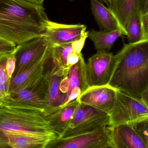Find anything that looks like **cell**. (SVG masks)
I'll use <instances>...</instances> for the list:
<instances>
[{"instance_id":"6da1fadb","label":"cell","mask_w":148,"mask_h":148,"mask_svg":"<svg viewBox=\"0 0 148 148\" xmlns=\"http://www.w3.org/2000/svg\"><path fill=\"white\" fill-rule=\"evenodd\" d=\"M107 85L148 103V40L125 44L114 55Z\"/></svg>"},{"instance_id":"7a4b0ae2","label":"cell","mask_w":148,"mask_h":148,"mask_svg":"<svg viewBox=\"0 0 148 148\" xmlns=\"http://www.w3.org/2000/svg\"><path fill=\"white\" fill-rule=\"evenodd\" d=\"M43 5L0 0V38L16 45L44 35L49 21Z\"/></svg>"},{"instance_id":"3957f363","label":"cell","mask_w":148,"mask_h":148,"mask_svg":"<svg viewBox=\"0 0 148 148\" xmlns=\"http://www.w3.org/2000/svg\"><path fill=\"white\" fill-rule=\"evenodd\" d=\"M51 114L45 108L8 97L0 105V134L15 132L58 136L51 123Z\"/></svg>"},{"instance_id":"277c9868","label":"cell","mask_w":148,"mask_h":148,"mask_svg":"<svg viewBox=\"0 0 148 148\" xmlns=\"http://www.w3.org/2000/svg\"><path fill=\"white\" fill-rule=\"evenodd\" d=\"M110 116L94 107L79 103L71 122L60 137L68 138L88 133L108 126Z\"/></svg>"},{"instance_id":"5b68a950","label":"cell","mask_w":148,"mask_h":148,"mask_svg":"<svg viewBox=\"0 0 148 148\" xmlns=\"http://www.w3.org/2000/svg\"><path fill=\"white\" fill-rule=\"evenodd\" d=\"M109 115V127L148 119V103L116 90L115 104Z\"/></svg>"},{"instance_id":"8992f818","label":"cell","mask_w":148,"mask_h":148,"mask_svg":"<svg viewBox=\"0 0 148 148\" xmlns=\"http://www.w3.org/2000/svg\"><path fill=\"white\" fill-rule=\"evenodd\" d=\"M48 147L58 148H115L109 126L68 138H57Z\"/></svg>"},{"instance_id":"52a82bcc","label":"cell","mask_w":148,"mask_h":148,"mask_svg":"<svg viewBox=\"0 0 148 148\" xmlns=\"http://www.w3.org/2000/svg\"><path fill=\"white\" fill-rule=\"evenodd\" d=\"M114 55L107 51H97L86 63L89 87L107 85L113 70Z\"/></svg>"},{"instance_id":"ba28073f","label":"cell","mask_w":148,"mask_h":148,"mask_svg":"<svg viewBox=\"0 0 148 148\" xmlns=\"http://www.w3.org/2000/svg\"><path fill=\"white\" fill-rule=\"evenodd\" d=\"M51 46V44L43 36L17 45L14 52L17 60L16 68L12 78L43 58Z\"/></svg>"},{"instance_id":"9c48e42d","label":"cell","mask_w":148,"mask_h":148,"mask_svg":"<svg viewBox=\"0 0 148 148\" xmlns=\"http://www.w3.org/2000/svg\"><path fill=\"white\" fill-rule=\"evenodd\" d=\"M57 135L5 132L0 134V148H47Z\"/></svg>"},{"instance_id":"30bf717a","label":"cell","mask_w":148,"mask_h":148,"mask_svg":"<svg viewBox=\"0 0 148 148\" xmlns=\"http://www.w3.org/2000/svg\"><path fill=\"white\" fill-rule=\"evenodd\" d=\"M82 24L66 25L49 21L43 37L51 45L73 43L81 39L87 33Z\"/></svg>"},{"instance_id":"8fae6325","label":"cell","mask_w":148,"mask_h":148,"mask_svg":"<svg viewBox=\"0 0 148 148\" xmlns=\"http://www.w3.org/2000/svg\"><path fill=\"white\" fill-rule=\"evenodd\" d=\"M116 90L108 85L89 87L77 99L79 103L90 106L109 114L115 104Z\"/></svg>"},{"instance_id":"7c38bea8","label":"cell","mask_w":148,"mask_h":148,"mask_svg":"<svg viewBox=\"0 0 148 148\" xmlns=\"http://www.w3.org/2000/svg\"><path fill=\"white\" fill-rule=\"evenodd\" d=\"M109 127L115 148H148V144L129 123Z\"/></svg>"},{"instance_id":"4fadbf2b","label":"cell","mask_w":148,"mask_h":148,"mask_svg":"<svg viewBox=\"0 0 148 148\" xmlns=\"http://www.w3.org/2000/svg\"><path fill=\"white\" fill-rule=\"evenodd\" d=\"M67 77L69 88L65 99L61 106L66 102L69 94L73 88L79 87L82 93L89 88L86 77V63L82 54L80 55L78 62L68 68Z\"/></svg>"},{"instance_id":"5bb4252c","label":"cell","mask_w":148,"mask_h":148,"mask_svg":"<svg viewBox=\"0 0 148 148\" xmlns=\"http://www.w3.org/2000/svg\"><path fill=\"white\" fill-rule=\"evenodd\" d=\"M77 99L60 107L50 116L52 126L55 133L60 137L68 127L74 111L79 104Z\"/></svg>"},{"instance_id":"9a60e30c","label":"cell","mask_w":148,"mask_h":148,"mask_svg":"<svg viewBox=\"0 0 148 148\" xmlns=\"http://www.w3.org/2000/svg\"><path fill=\"white\" fill-rule=\"evenodd\" d=\"M123 35H125L124 33L119 28L112 31L91 30L88 32V38L93 42L97 51L108 52Z\"/></svg>"},{"instance_id":"2e32d148","label":"cell","mask_w":148,"mask_h":148,"mask_svg":"<svg viewBox=\"0 0 148 148\" xmlns=\"http://www.w3.org/2000/svg\"><path fill=\"white\" fill-rule=\"evenodd\" d=\"M90 5L92 12L101 30L112 31L120 29L109 8H106L98 0H91Z\"/></svg>"},{"instance_id":"e0dca14e","label":"cell","mask_w":148,"mask_h":148,"mask_svg":"<svg viewBox=\"0 0 148 148\" xmlns=\"http://www.w3.org/2000/svg\"><path fill=\"white\" fill-rule=\"evenodd\" d=\"M109 9L125 35V26L132 13L138 8V0H113Z\"/></svg>"},{"instance_id":"ac0fdd59","label":"cell","mask_w":148,"mask_h":148,"mask_svg":"<svg viewBox=\"0 0 148 148\" xmlns=\"http://www.w3.org/2000/svg\"><path fill=\"white\" fill-rule=\"evenodd\" d=\"M125 31L129 43H135L143 40L138 8L132 13L126 21Z\"/></svg>"},{"instance_id":"d6986e66","label":"cell","mask_w":148,"mask_h":148,"mask_svg":"<svg viewBox=\"0 0 148 148\" xmlns=\"http://www.w3.org/2000/svg\"><path fill=\"white\" fill-rule=\"evenodd\" d=\"M51 52L55 61L61 67L67 69V58L73 52L72 43L51 45Z\"/></svg>"},{"instance_id":"ffe728a7","label":"cell","mask_w":148,"mask_h":148,"mask_svg":"<svg viewBox=\"0 0 148 148\" xmlns=\"http://www.w3.org/2000/svg\"><path fill=\"white\" fill-rule=\"evenodd\" d=\"M12 53L0 54V92L5 99L10 96V85L12 79L8 76L5 64L8 58Z\"/></svg>"},{"instance_id":"44dd1931","label":"cell","mask_w":148,"mask_h":148,"mask_svg":"<svg viewBox=\"0 0 148 148\" xmlns=\"http://www.w3.org/2000/svg\"><path fill=\"white\" fill-rule=\"evenodd\" d=\"M146 144H148V119L129 122Z\"/></svg>"},{"instance_id":"7402d4cb","label":"cell","mask_w":148,"mask_h":148,"mask_svg":"<svg viewBox=\"0 0 148 148\" xmlns=\"http://www.w3.org/2000/svg\"><path fill=\"white\" fill-rule=\"evenodd\" d=\"M143 40H148V11H139Z\"/></svg>"},{"instance_id":"603a6c76","label":"cell","mask_w":148,"mask_h":148,"mask_svg":"<svg viewBox=\"0 0 148 148\" xmlns=\"http://www.w3.org/2000/svg\"><path fill=\"white\" fill-rule=\"evenodd\" d=\"M15 51L10 54L5 64L6 71L8 76L12 79L16 68V58L14 54Z\"/></svg>"},{"instance_id":"cb8c5ba5","label":"cell","mask_w":148,"mask_h":148,"mask_svg":"<svg viewBox=\"0 0 148 148\" xmlns=\"http://www.w3.org/2000/svg\"><path fill=\"white\" fill-rule=\"evenodd\" d=\"M15 44L0 38V54L11 53L16 49Z\"/></svg>"},{"instance_id":"d4e9b609","label":"cell","mask_w":148,"mask_h":148,"mask_svg":"<svg viewBox=\"0 0 148 148\" xmlns=\"http://www.w3.org/2000/svg\"><path fill=\"white\" fill-rule=\"evenodd\" d=\"M88 38V32L81 39L72 43V47L73 53L79 54L84 47L86 38Z\"/></svg>"},{"instance_id":"484cf974","label":"cell","mask_w":148,"mask_h":148,"mask_svg":"<svg viewBox=\"0 0 148 148\" xmlns=\"http://www.w3.org/2000/svg\"><path fill=\"white\" fill-rule=\"evenodd\" d=\"M81 93H82V91H81V89L79 87H77L73 88L69 94L66 102L60 107L64 106L65 105L68 104V103L76 100L78 97L81 94Z\"/></svg>"},{"instance_id":"4316f807","label":"cell","mask_w":148,"mask_h":148,"mask_svg":"<svg viewBox=\"0 0 148 148\" xmlns=\"http://www.w3.org/2000/svg\"><path fill=\"white\" fill-rule=\"evenodd\" d=\"M68 68L66 69L65 74L61 79L60 85V91L63 94H66V95L69 88V82H68V79L67 77Z\"/></svg>"},{"instance_id":"83f0119b","label":"cell","mask_w":148,"mask_h":148,"mask_svg":"<svg viewBox=\"0 0 148 148\" xmlns=\"http://www.w3.org/2000/svg\"><path fill=\"white\" fill-rule=\"evenodd\" d=\"M82 53L77 54L75 53H73V52L70 53L67 58V68H69L71 66L77 64L79 60L80 55Z\"/></svg>"},{"instance_id":"f1b7e54d","label":"cell","mask_w":148,"mask_h":148,"mask_svg":"<svg viewBox=\"0 0 148 148\" xmlns=\"http://www.w3.org/2000/svg\"><path fill=\"white\" fill-rule=\"evenodd\" d=\"M139 11H148V0H138Z\"/></svg>"},{"instance_id":"f546056e","label":"cell","mask_w":148,"mask_h":148,"mask_svg":"<svg viewBox=\"0 0 148 148\" xmlns=\"http://www.w3.org/2000/svg\"><path fill=\"white\" fill-rule=\"evenodd\" d=\"M27 1L34 4H38V5H43V2L45 0H27Z\"/></svg>"},{"instance_id":"4dcf8cb0","label":"cell","mask_w":148,"mask_h":148,"mask_svg":"<svg viewBox=\"0 0 148 148\" xmlns=\"http://www.w3.org/2000/svg\"><path fill=\"white\" fill-rule=\"evenodd\" d=\"M5 99V98L3 97V95L1 94V92H0V105L2 104L3 100Z\"/></svg>"},{"instance_id":"1f68e13d","label":"cell","mask_w":148,"mask_h":148,"mask_svg":"<svg viewBox=\"0 0 148 148\" xmlns=\"http://www.w3.org/2000/svg\"><path fill=\"white\" fill-rule=\"evenodd\" d=\"M100 2H102V3H104V4H106L107 6H108V8H109V4L108 3L107 0H98Z\"/></svg>"},{"instance_id":"d6a6232c","label":"cell","mask_w":148,"mask_h":148,"mask_svg":"<svg viewBox=\"0 0 148 148\" xmlns=\"http://www.w3.org/2000/svg\"><path fill=\"white\" fill-rule=\"evenodd\" d=\"M107 1H108V3L109 4V7H110V6L111 5L112 2H113V0H107Z\"/></svg>"},{"instance_id":"836d02e7","label":"cell","mask_w":148,"mask_h":148,"mask_svg":"<svg viewBox=\"0 0 148 148\" xmlns=\"http://www.w3.org/2000/svg\"><path fill=\"white\" fill-rule=\"evenodd\" d=\"M70 1H73V0H70Z\"/></svg>"},{"instance_id":"e575fe53","label":"cell","mask_w":148,"mask_h":148,"mask_svg":"<svg viewBox=\"0 0 148 148\" xmlns=\"http://www.w3.org/2000/svg\"></svg>"}]
</instances>
